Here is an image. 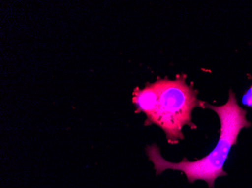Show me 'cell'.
I'll use <instances>...</instances> for the list:
<instances>
[{"instance_id":"cell-1","label":"cell","mask_w":252,"mask_h":188,"mask_svg":"<svg viewBox=\"0 0 252 188\" xmlns=\"http://www.w3.org/2000/svg\"><path fill=\"white\" fill-rule=\"evenodd\" d=\"M205 108L215 111L220 119V136L215 148L202 159L189 161L184 158L180 162H171L162 158L157 145L146 148L149 160L152 161L157 175L167 169L181 171L186 175L189 183L196 180L205 181L209 188H213L216 179L226 176L223 169L230 149L237 143L238 136L243 128H249L252 123L246 119L247 111L239 107L236 94L231 90L224 105L215 107L205 103Z\"/></svg>"},{"instance_id":"cell-4","label":"cell","mask_w":252,"mask_h":188,"mask_svg":"<svg viewBox=\"0 0 252 188\" xmlns=\"http://www.w3.org/2000/svg\"><path fill=\"white\" fill-rule=\"evenodd\" d=\"M242 103L246 107L252 108V84L250 88L246 92L242 99Z\"/></svg>"},{"instance_id":"cell-3","label":"cell","mask_w":252,"mask_h":188,"mask_svg":"<svg viewBox=\"0 0 252 188\" xmlns=\"http://www.w3.org/2000/svg\"><path fill=\"white\" fill-rule=\"evenodd\" d=\"M158 98V92L155 84H147L144 90L136 88L133 97V103L137 108L136 112L145 113L147 117L151 115L156 109Z\"/></svg>"},{"instance_id":"cell-2","label":"cell","mask_w":252,"mask_h":188,"mask_svg":"<svg viewBox=\"0 0 252 188\" xmlns=\"http://www.w3.org/2000/svg\"><path fill=\"white\" fill-rule=\"evenodd\" d=\"M186 78L185 75H181L175 81L158 79L156 82L158 103L154 112L145 121V125L155 124L159 126L171 144L178 143L184 139V126L196 128L192 121L193 108H205V102L197 99V91L185 83Z\"/></svg>"}]
</instances>
